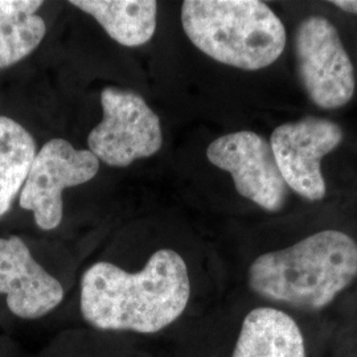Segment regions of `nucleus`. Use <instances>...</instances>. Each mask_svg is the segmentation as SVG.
Instances as JSON below:
<instances>
[{"label": "nucleus", "mask_w": 357, "mask_h": 357, "mask_svg": "<svg viewBox=\"0 0 357 357\" xmlns=\"http://www.w3.org/2000/svg\"><path fill=\"white\" fill-rule=\"evenodd\" d=\"M70 4L93 16L123 47H141L156 29L158 3L153 0H72Z\"/></svg>", "instance_id": "11"}, {"label": "nucleus", "mask_w": 357, "mask_h": 357, "mask_svg": "<svg viewBox=\"0 0 357 357\" xmlns=\"http://www.w3.org/2000/svg\"><path fill=\"white\" fill-rule=\"evenodd\" d=\"M0 295L15 317L38 320L63 303L65 290L20 237L10 236L0 237Z\"/></svg>", "instance_id": "9"}, {"label": "nucleus", "mask_w": 357, "mask_h": 357, "mask_svg": "<svg viewBox=\"0 0 357 357\" xmlns=\"http://www.w3.org/2000/svg\"><path fill=\"white\" fill-rule=\"evenodd\" d=\"M331 4L344 13L357 15V0H333Z\"/></svg>", "instance_id": "14"}, {"label": "nucleus", "mask_w": 357, "mask_h": 357, "mask_svg": "<svg viewBox=\"0 0 357 357\" xmlns=\"http://www.w3.org/2000/svg\"><path fill=\"white\" fill-rule=\"evenodd\" d=\"M191 280L184 258L172 249L153 252L139 271L107 261L93 264L79 283V310L102 332L156 335L185 312Z\"/></svg>", "instance_id": "1"}, {"label": "nucleus", "mask_w": 357, "mask_h": 357, "mask_svg": "<svg viewBox=\"0 0 357 357\" xmlns=\"http://www.w3.org/2000/svg\"><path fill=\"white\" fill-rule=\"evenodd\" d=\"M40 0H0V69L26 59L45 38Z\"/></svg>", "instance_id": "12"}, {"label": "nucleus", "mask_w": 357, "mask_h": 357, "mask_svg": "<svg viewBox=\"0 0 357 357\" xmlns=\"http://www.w3.org/2000/svg\"><path fill=\"white\" fill-rule=\"evenodd\" d=\"M206 158L229 172L237 192L262 209L278 212L286 204L289 187L270 143L259 134L236 131L222 135L208 146Z\"/></svg>", "instance_id": "8"}, {"label": "nucleus", "mask_w": 357, "mask_h": 357, "mask_svg": "<svg viewBox=\"0 0 357 357\" xmlns=\"http://www.w3.org/2000/svg\"><path fill=\"white\" fill-rule=\"evenodd\" d=\"M230 357H306L305 339L290 315L258 307L245 317Z\"/></svg>", "instance_id": "10"}, {"label": "nucleus", "mask_w": 357, "mask_h": 357, "mask_svg": "<svg viewBox=\"0 0 357 357\" xmlns=\"http://www.w3.org/2000/svg\"><path fill=\"white\" fill-rule=\"evenodd\" d=\"M295 59L308 98L333 110L349 102L356 89L355 68L331 22L323 16L305 19L295 33Z\"/></svg>", "instance_id": "5"}, {"label": "nucleus", "mask_w": 357, "mask_h": 357, "mask_svg": "<svg viewBox=\"0 0 357 357\" xmlns=\"http://www.w3.org/2000/svg\"><path fill=\"white\" fill-rule=\"evenodd\" d=\"M102 121L90 131L89 150L107 166L128 167L162 149L160 119L132 90L105 88Z\"/></svg>", "instance_id": "4"}, {"label": "nucleus", "mask_w": 357, "mask_h": 357, "mask_svg": "<svg viewBox=\"0 0 357 357\" xmlns=\"http://www.w3.org/2000/svg\"><path fill=\"white\" fill-rule=\"evenodd\" d=\"M344 132L331 119L306 116L275 128L270 147L287 187L310 202H319L327 192L321 159L343 142Z\"/></svg>", "instance_id": "7"}, {"label": "nucleus", "mask_w": 357, "mask_h": 357, "mask_svg": "<svg viewBox=\"0 0 357 357\" xmlns=\"http://www.w3.org/2000/svg\"><path fill=\"white\" fill-rule=\"evenodd\" d=\"M181 24L199 51L243 70L268 68L286 47L281 19L258 0H187Z\"/></svg>", "instance_id": "3"}, {"label": "nucleus", "mask_w": 357, "mask_h": 357, "mask_svg": "<svg viewBox=\"0 0 357 357\" xmlns=\"http://www.w3.org/2000/svg\"><path fill=\"white\" fill-rule=\"evenodd\" d=\"M98 171L100 160L90 150H76L61 138L51 139L33 159L19 204L33 213L40 229H56L64 216V190L88 183Z\"/></svg>", "instance_id": "6"}, {"label": "nucleus", "mask_w": 357, "mask_h": 357, "mask_svg": "<svg viewBox=\"0 0 357 357\" xmlns=\"http://www.w3.org/2000/svg\"><path fill=\"white\" fill-rule=\"evenodd\" d=\"M356 277V243L340 230L327 229L257 257L248 283L264 299L315 311L328 306Z\"/></svg>", "instance_id": "2"}, {"label": "nucleus", "mask_w": 357, "mask_h": 357, "mask_svg": "<svg viewBox=\"0 0 357 357\" xmlns=\"http://www.w3.org/2000/svg\"><path fill=\"white\" fill-rule=\"evenodd\" d=\"M36 142L19 122L0 115V218L13 208L36 156Z\"/></svg>", "instance_id": "13"}]
</instances>
